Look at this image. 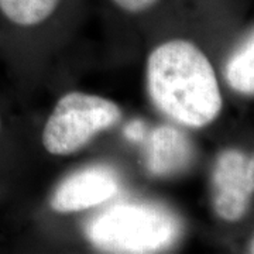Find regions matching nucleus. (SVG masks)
<instances>
[{
    "instance_id": "nucleus-8",
    "label": "nucleus",
    "mask_w": 254,
    "mask_h": 254,
    "mask_svg": "<svg viewBox=\"0 0 254 254\" xmlns=\"http://www.w3.org/2000/svg\"><path fill=\"white\" fill-rule=\"evenodd\" d=\"M227 85L237 93L253 98L254 95V36L246 38L243 46L235 51L225 66Z\"/></svg>"
},
{
    "instance_id": "nucleus-7",
    "label": "nucleus",
    "mask_w": 254,
    "mask_h": 254,
    "mask_svg": "<svg viewBox=\"0 0 254 254\" xmlns=\"http://www.w3.org/2000/svg\"><path fill=\"white\" fill-rule=\"evenodd\" d=\"M190 157L188 140L174 127H160L151 134L148 170L155 175L180 170Z\"/></svg>"
},
{
    "instance_id": "nucleus-5",
    "label": "nucleus",
    "mask_w": 254,
    "mask_h": 254,
    "mask_svg": "<svg viewBox=\"0 0 254 254\" xmlns=\"http://www.w3.org/2000/svg\"><path fill=\"white\" fill-rule=\"evenodd\" d=\"M119 192L115 173L103 167H91L66 177L51 196V208L57 213H75L99 206Z\"/></svg>"
},
{
    "instance_id": "nucleus-4",
    "label": "nucleus",
    "mask_w": 254,
    "mask_h": 254,
    "mask_svg": "<svg viewBox=\"0 0 254 254\" xmlns=\"http://www.w3.org/2000/svg\"><path fill=\"white\" fill-rule=\"evenodd\" d=\"M210 188L215 215L227 223L240 222L247 215L253 200V155L239 148L223 150L213 165Z\"/></svg>"
},
{
    "instance_id": "nucleus-1",
    "label": "nucleus",
    "mask_w": 254,
    "mask_h": 254,
    "mask_svg": "<svg viewBox=\"0 0 254 254\" xmlns=\"http://www.w3.org/2000/svg\"><path fill=\"white\" fill-rule=\"evenodd\" d=\"M145 81L155 108L177 125L203 128L223 110L215 68L190 40L171 38L155 47L147 58Z\"/></svg>"
},
{
    "instance_id": "nucleus-6",
    "label": "nucleus",
    "mask_w": 254,
    "mask_h": 254,
    "mask_svg": "<svg viewBox=\"0 0 254 254\" xmlns=\"http://www.w3.org/2000/svg\"><path fill=\"white\" fill-rule=\"evenodd\" d=\"M73 0H0V30L20 31L44 26Z\"/></svg>"
},
{
    "instance_id": "nucleus-9",
    "label": "nucleus",
    "mask_w": 254,
    "mask_h": 254,
    "mask_svg": "<svg viewBox=\"0 0 254 254\" xmlns=\"http://www.w3.org/2000/svg\"><path fill=\"white\" fill-rule=\"evenodd\" d=\"M113 10L126 16H141L161 6L165 0H106Z\"/></svg>"
},
{
    "instance_id": "nucleus-3",
    "label": "nucleus",
    "mask_w": 254,
    "mask_h": 254,
    "mask_svg": "<svg viewBox=\"0 0 254 254\" xmlns=\"http://www.w3.org/2000/svg\"><path fill=\"white\" fill-rule=\"evenodd\" d=\"M123 112L116 102L85 92L65 93L57 100L43 130L48 154L66 157L85 148L102 131L118 126Z\"/></svg>"
},
{
    "instance_id": "nucleus-2",
    "label": "nucleus",
    "mask_w": 254,
    "mask_h": 254,
    "mask_svg": "<svg viewBox=\"0 0 254 254\" xmlns=\"http://www.w3.org/2000/svg\"><path fill=\"white\" fill-rule=\"evenodd\" d=\"M178 227L168 213L144 203H118L88 226V236L110 253H154L170 246Z\"/></svg>"
},
{
    "instance_id": "nucleus-10",
    "label": "nucleus",
    "mask_w": 254,
    "mask_h": 254,
    "mask_svg": "<svg viewBox=\"0 0 254 254\" xmlns=\"http://www.w3.org/2000/svg\"><path fill=\"white\" fill-rule=\"evenodd\" d=\"M3 140H4V118H3L1 108H0V148H1Z\"/></svg>"
}]
</instances>
